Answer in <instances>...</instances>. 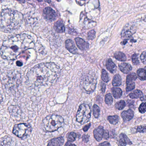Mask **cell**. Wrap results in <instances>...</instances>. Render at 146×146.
I'll use <instances>...</instances> for the list:
<instances>
[{
    "mask_svg": "<svg viewBox=\"0 0 146 146\" xmlns=\"http://www.w3.org/2000/svg\"><path fill=\"white\" fill-rule=\"evenodd\" d=\"M136 31V27L133 23H129L126 25L122 30L121 33L122 37L128 38L132 36Z\"/></svg>",
    "mask_w": 146,
    "mask_h": 146,
    "instance_id": "obj_9",
    "label": "cell"
},
{
    "mask_svg": "<svg viewBox=\"0 0 146 146\" xmlns=\"http://www.w3.org/2000/svg\"><path fill=\"white\" fill-rule=\"evenodd\" d=\"M104 129L102 126H99L94 131V135L95 138L97 141H100L103 138Z\"/></svg>",
    "mask_w": 146,
    "mask_h": 146,
    "instance_id": "obj_15",
    "label": "cell"
},
{
    "mask_svg": "<svg viewBox=\"0 0 146 146\" xmlns=\"http://www.w3.org/2000/svg\"><path fill=\"white\" fill-rule=\"evenodd\" d=\"M66 49L72 54L77 53L78 50L74 44V42L71 40H67L65 42Z\"/></svg>",
    "mask_w": 146,
    "mask_h": 146,
    "instance_id": "obj_18",
    "label": "cell"
},
{
    "mask_svg": "<svg viewBox=\"0 0 146 146\" xmlns=\"http://www.w3.org/2000/svg\"><path fill=\"white\" fill-rule=\"evenodd\" d=\"M43 15L45 19L51 21L56 19L57 17L56 12L50 7H47L44 9Z\"/></svg>",
    "mask_w": 146,
    "mask_h": 146,
    "instance_id": "obj_11",
    "label": "cell"
},
{
    "mask_svg": "<svg viewBox=\"0 0 146 146\" xmlns=\"http://www.w3.org/2000/svg\"><path fill=\"white\" fill-rule=\"evenodd\" d=\"M126 106L125 102L124 100H120L115 104V108L119 110H122Z\"/></svg>",
    "mask_w": 146,
    "mask_h": 146,
    "instance_id": "obj_30",
    "label": "cell"
},
{
    "mask_svg": "<svg viewBox=\"0 0 146 146\" xmlns=\"http://www.w3.org/2000/svg\"><path fill=\"white\" fill-rule=\"evenodd\" d=\"M54 29L58 33H63L65 31V27L64 24L61 21L56 22L54 25Z\"/></svg>",
    "mask_w": 146,
    "mask_h": 146,
    "instance_id": "obj_22",
    "label": "cell"
},
{
    "mask_svg": "<svg viewBox=\"0 0 146 146\" xmlns=\"http://www.w3.org/2000/svg\"><path fill=\"white\" fill-rule=\"evenodd\" d=\"M129 96L130 98L132 99H137V98H141V99L142 98L143 99V95L141 90H136L130 93L129 94Z\"/></svg>",
    "mask_w": 146,
    "mask_h": 146,
    "instance_id": "obj_23",
    "label": "cell"
},
{
    "mask_svg": "<svg viewBox=\"0 0 146 146\" xmlns=\"http://www.w3.org/2000/svg\"><path fill=\"white\" fill-rule=\"evenodd\" d=\"M21 75L18 71H11L4 74L2 81L4 85L8 90L17 88L21 82Z\"/></svg>",
    "mask_w": 146,
    "mask_h": 146,
    "instance_id": "obj_5",
    "label": "cell"
},
{
    "mask_svg": "<svg viewBox=\"0 0 146 146\" xmlns=\"http://www.w3.org/2000/svg\"><path fill=\"white\" fill-rule=\"evenodd\" d=\"M1 144L2 146H14V142L10 137L5 136L1 139Z\"/></svg>",
    "mask_w": 146,
    "mask_h": 146,
    "instance_id": "obj_20",
    "label": "cell"
},
{
    "mask_svg": "<svg viewBox=\"0 0 146 146\" xmlns=\"http://www.w3.org/2000/svg\"><path fill=\"white\" fill-rule=\"evenodd\" d=\"M77 134L74 132H71L67 135V139L69 141L73 142L76 140L77 137Z\"/></svg>",
    "mask_w": 146,
    "mask_h": 146,
    "instance_id": "obj_33",
    "label": "cell"
},
{
    "mask_svg": "<svg viewBox=\"0 0 146 146\" xmlns=\"http://www.w3.org/2000/svg\"><path fill=\"white\" fill-rule=\"evenodd\" d=\"M114 57L117 60L120 61H125L126 60V57L124 54L122 52H117L114 54Z\"/></svg>",
    "mask_w": 146,
    "mask_h": 146,
    "instance_id": "obj_25",
    "label": "cell"
},
{
    "mask_svg": "<svg viewBox=\"0 0 146 146\" xmlns=\"http://www.w3.org/2000/svg\"><path fill=\"white\" fill-rule=\"evenodd\" d=\"M137 74L139 79L142 81L146 80V74L145 70L143 69H139L137 71Z\"/></svg>",
    "mask_w": 146,
    "mask_h": 146,
    "instance_id": "obj_28",
    "label": "cell"
},
{
    "mask_svg": "<svg viewBox=\"0 0 146 146\" xmlns=\"http://www.w3.org/2000/svg\"><path fill=\"white\" fill-rule=\"evenodd\" d=\"M98 146H111V144L108 142L105 141L100 143Z\"/></svg>",
    "mask_w": 146,
    "mask_h": 146,
    "instance_id": "obj_42",
    "label": "cell"
},
{
    "mask_svg": "<svg viewBox=\"0 0 146 146\" xmlns=\"http://www.w3.org/2000/svg\"><path fill=\"white\" fill-rule=\"evenodd\" d=\"M23 14L17 11L6 9L0 14V31L9 32L17 29L23 22Z\"/></svg>",
    "mask_w": 146,
    "mask_h": 146,
    "instance_id": "obj_3",
    "label": "cell"
},
{
    "mask_svg": "<svg viewBox=\"0 0 146 146\" xmlns=\"http://www.w3.org/2000/svg\"><path fill=\"white\" fill-rule=\"evenodd\" d=\"M60 73V68L54 63L40 64L29 72L26 83L31 88L51 86L59 77Z\"/></svg>",
    "mask_w": 146,
    "mask_h": 146,
    "instance_id": "obj_1",
    "label": "cell"
},
{
    "mask_svg": "<svg viewBox=\"0 0 146 146\" xmlns=\"http://www.w3.org/2000/svg\"><path fill=\"white\" fill-rule=\"evenodd\" d=\"M35 47L31 37L26 34L17 35L3 42L0 49L1 58L8 60L16 59L27 49Z\"/></svg>",
    "mask_w": 146,
    "mask_h": 146,
    "instance_id": "obj_2",
    "label": "cell"
},
{
    "mask_svg": "<svg viewBox=\"0 0 146 146\" xmlns=\"http://www.w3.org/2000/svg\"><path fill=\"white\" fill-rule=\"evenodd\" d=\"M146 105L145 102L142 103L139 106V109H138L139 111L141 113H145L146 111Z\"/></svg>",
    "mask_w": 146,
    "mask_h": 146,
    "instance_id": "obj_34",
    "label": "cell"
},
{
    "mask_svg": "<svg viewBox=\"0 0 146 146\" xmlns=\"http://www.w3.org/2000/svg\"><path fill=\"white\" fill-rule=\"evenodd\" d=\"M132 61L133 64L135 65H137L139 64V61L137 54H135L132 55Z\"/></svg>",
    "mask_w": 146,
    "mask_h": 146,
    "instance_id": "obj_35",
    "label": "cell"
},
{
    "mask_svg": "<svg viewBox=\"0 0 146 146\" xmlns=\"http://www.w3.org/2000/svg\"><path fill=\"white\" fill-rule=\"evenodd\" d=\"M137 78L135 73H131L127 76L126 78V90L127 92L131 91L135 88V81Z\"/></svg>",
    "mask_w": 146,
    "mask_h": 146,
    "instance_id": "obj_10",
    "label": "cell"
},
{
    "mask_svg": "<svg viewBox=\"0 0 146 146\" xmlns=\"http://www.w3.org/2000/svg\"><path fill=\"white\" fill-rule=\"evenodd\" d=\"M90 126H91V123H90L88 124L85 125V126L83 128V130L85 131V132H86V131H87L90 128Z\"/></svg>",
    "mask_w": 146,
    "mask_h": 146,
    "instance_id": "obj_41",
    "label": "cell"
},
{
    "mask_svg": "<svg viewBox=\"0 0 146 146\" xmlns=\"http://www.w3.org/2000/svg\"><path fill=\"white\" fill-rule=\"evenodd\" d=\"M93 114L96 118H98L100 115V108L96 104H94L93 107Z\"/></svg>",
    "mask_w": 146,
    "mask_h": 146,
    "instance_id": "obj_29",
    "label": "cell"
},
{
    "mask_svg": "<svg viewBox=\"0 0 146 146\" xmlns=\"http://www.w3.org/2000/svg\"><path fill=\"white\" fill-rule=\"evenodd\" d=\"M109 137V131L107 130H104V134H103V138L104 139L108 140Z\"/></svg>",
    "mask_w": 146,
    "mask_h": 146,
    "instance_id": "obj_39",
    "label": "cell"
},
{
    "mask_svg": "<svg viewBox=\"0 0 146 146\" xmlns=\"http://www.w3.org/2000/svg\"><path fill=\"white\" fill-rule=\"evenodd\" d=\"M75 41L77 46L79 49L82 51L87 50L89 47V44L88 42L84 40L83 39L79 37H77L75 39Z\"/></svg>",
    "mask_w": 146,
    "mask_h": 146,
    "instance_id": "obj_16",
    "label": "cell"
},
{
    "mask_svg": "<svg viewBox=\"0 0 146 146\" xmlns=\"http://www.w3.org/2000/svg\"><path fill=\"white\" fill-rule=\"evenodd\" d=\"M96 78L94 74L89 72L84 74L81 78L82 88L87 93H91L95 90L96 87Z\"/></svg>",
    "mask_w": 146,
    "mask_h": 146,
    "instance_id": "obj_6",
    "label": "cell"
},
{
    "mask_svg": "<svg viewBox=\"0 0 146 146\" xmlns=\"http://www.w3.org/2000/svg\"><path fill=\"white\" fill-rule=\"evenodd\" d=\"M146 131V126H138L137 127L136 131V132H140V133H144Z\"/></svg>",
    "mask_w": 146,
    "mask_h": 146,
    "instance_id": "obj_37",
    "label": "cell"
},
{
    "mask_svg": "<svg viewBox=\"0 0 146 146\" xmlns=\"http://www.w3.org/2000/svg\"><path fill=\"white\" fill-rule=\"evenodd\" d=\"M106 84H102V85L101 87V90L102 91V93H104L106 90Z\"/></svg>",
    "mask_w": 146,
    "mask_h": 146,
    "instance_id": "obj_44",
    "label": "cell"
},
{
    "mask_svg": "<svg viewBox=\"0 0 146 146\" xmlns=\"http://www.w3.org/2000/svg\"><path fill=\"white\" fill-rule=\"evenodd\" d=\"M121 78L119 75H115L112 81V84L114 87H118L121 84Z\"/></svg>",
    "mask_w": 146,
    "mask_h": 146,
    "instance_id": "obj_26",
    "label": "cell"
},
{
    "mask_svg": "<svg viewBox=\"0 0 146 146\" xmlns=\"http://www.w3.org/2000/svg\"><path fill=\"white\" fill-rule=\"evenodd\" d=\"M89 135H88L84 134V135H83L82 136V139L83 141L84 142L87 143L89 140Z\"/></svg>",
    "mask_w": 146,
    "mask_h": 146,
    "instance_id": "obj_40",
    "label": "cell"
},
{
    "mask_svg": "<svg viewBox=\"0 0 146 146\" xmlns=\"http://www.w3.org/2000/svg\"><path fill=\"white\" fill-rule=\"evenodd\" d=\"M102 81L105 82H108L109 81V77H108V74L107 72L104 69H102Z\"/></svg>",
    "mask_w": 146,
    "mask_h": 146,
    "instance_id": "obj_32",
    "label": "cell"
},
{
    "mask_svg": "<svg viewBox=\"0 0 146 146\" xmlns=\"http://www.w3.org/2000/svg\"><path fill=\"white\" fill-rule=\"evenodd\" d=\"M107 119L110 122V123L113 125H116L118 123L119 117L117 115L113 116H109L107 117Z\"/></svg>",
    "mask_w": 146,
    "mask_h": 146,
    "instance_id": "obj_27",
    "label": "cell"
},
{
    "mask_svg": "<svg viewBox=\"0 0 146 146\" xmlns=\"http://www.w3.org/2000/svg\"><path fill=\"white\" fill-rule=\"evenodd\" d=\"M119 146H126V145H131L132 142L124 133H121L117 138Z\"/></svg>",
    "mask_w": 146,
    "mask_h": 146,
    "instance_id": "obj_12",
    "label": "cell"
},
{
    "mask_svg": "<svg viewBox=\"0 0 146 146\" xmlns=\"http://www.w3.org/2000/svg\"><path fill=\"white\" fill-rule=\"evenodd\" d=\"M3 100V96H2V93H1V90L0 89V103L2 102Z\"/></svg>",
    "mask_w": 146,
    "mask_h": 146,
    "instance_id": "obj_45",
    "label": "cell"
},
{
    "mask_svg": "<svg viewBox=\"0 0 146 146\" xmlns=\"http://www.w3.org/2000/svg\"><path fill=\"white\" fill-rule=\"evenodd\" d=\"M105 102L107 105H111L113 101V99L112 96L111 94H107L105 96Z\"/></svg>",
    "mask_w": 146,
    "mask_h": 146,
    "instance_id": "obj_31",
    "label": "cell"
},
{
    "mask_svg": "<svg viewBox=\"0 0 146 146\" xmlns=\"http://www.w3.org/2000/svg\"><path fill=\"white\" fill-rule=\"evenodd\" d=\"M146 52L144 51L142 53L141 55V60L143 63L146 64Z\"/></svg>",
    "mask_w": 146,
    "mask_h": 146,
    "instance_id": "obj_38",
    "label": "cell"
},
{
    "mask_svg": "<svg viewBox=\"0 0 146 146\" xmlns=\"http://www.w3.org/2000/svg\"><path fill=\"white\" fill-rule=\"evenodd\" d=\"M64 146H76L75 144H72L71 142L68 141L65 144Z\"/></svg>",
    "mask_w": 146,
    "mask_h": 146,
    "instance_id": "obj_43",
    "label": "cell"
},
{
    "mask_svg": "<svg viewBox=\"0 0 146 146\" xmlns=\"http://www.w3.org/2000/svg\"><path fill=\"white\" fill-rule=\"evenodd\" d=\"M106 67L111 73H114L117 71V66L111 59H108L107 60Z\"/></svg>",
    "mask_w": 146,
    "mask_h": 146,
    "instance_id": "obj_19",
    "label": "cell"
},
{
    "mask_svg": "<svg viewBox=\"0 0 146 146\" xmlns=\"http://www.w3.org/2000/svg\"><path fill=\"white\" fill-rule=\"evenodd\" d=\"M64 139L63 137L53 138L49 141L47 146H63Z\"/></svg>",
    "mask_w": 146,
    "mask_h": 146,
    "instance_id": "obj_17",
    "label": "cell"
},
{
    "mask_svg": "<svg viewBox=\"0 0 146 146\" xmlns=\"http://www.w3.org/2000/svg\"><path fill=\"white\" fill-rule=\"evenodd\" d=\"M119 67L120 70L124 74L129 73L132 70L131 66L125 63H123L120 64Z\"/></svg>",
    "mask_w": 146,
    "mask_h": 146,
    "instance_id": "obj_21",
    "label": "cell"
},
{
    "mask_svg": "<svg viewBox=\"0 0 146 146\" xmlns=\"http://www.w3.org/2000/svg\"><path fill=\"white\" fill-rule=\"evenodd\" d=\"M95 31L94 30H91L88 33V39L89 40H92L94 39L95 37Z\"/></svg>",
    "mask_w": 146,
    "mask_h": 146,
    "instance_id": "obj_36",
    "label": "cell"
},
{
    "mask_svg": "<svg viewBox=\"0 0 146 146\" xmlns=\"http://www.w3.org/2000/svg\"><path fill=\"white\" fill-rule=\"evenodd\" d=\"M111 92L114 98L117 99L120 98L123 93L121 89L117 88H112Z\"/></svg>",
    "mask_w": 146,
    "mask_h": 146,
    "instance_id": "obj_24",
    "label": "cell"
},
{
    "mask_svg": "<svg viewBox=\"0 0 146 146\" xmlns=\"http://www.w3.org/2000/svg\"><path fill=\"white\" fill-rule=\"evenodd\" d=\"M134 112L131 109L123 111L121 114V117L124 122H129L134 117Z\"/></svg>",
    "mask_w": 146,
    "mask_h": 146,
    "instance_id": "obj_14",
    "label": "cell"
},
{
    "mask_svg": "<svg viewBox=\"0 0 146 146\" xmlns=\"http://www.w3.org/2000/svg\"><path fill=\"white\" fill-rule=\"evenodd\" d=\"M64 119L60 115L52 114L46 117L42 120V125L46 131L54 132L63 126Z\"/></svg>",
    "mask_w": 146,
    "mask_h": 146,
    "instance_id": "obj_4",
    "label": "cell"
},
{
    "mask_svg": "<svg viewBox=\"0 0 146 146\" xmlns=\"http://www.w3.org/2000/svg\"><path fill=\"white\" fill-rule=\"evenodd\" d=\"M91 108L88 105L83 104L80 105L76 116V121L82 125L88 123L91 117Z\"/></svg>",
    "mask_w": 146,
    "mask_h": 146,
    "instance_id": "obj_7",
    "label": "cell"
},
{
    "mask_svg": "<svg viewBox=\"0 0 146 146\" xmlns=\"http://www.w3.org/2000/svg\"><path fill=\"white\" fill-rule=\"evenodd\" d=\"M32 128L29 124L19 123L16 124L13 127V132L19 138H24L28 136L31 133Z\"/></svg>",
    "mask_w": 146,
    "mask_h": 146,
    "instance_id": "obj_8",
    "label": "cell"
},
{
    "mask_svg": "<svg viewBox=\"0 0 146 146\" xmlns=\"http://www.w3.org/2000/svg\"><path fill=\"white\" fill-rule=\"evenodd\" d=\"M8 110L10 114L12 117H18L21 116L22 111L18 106H10L8 108Z\"/></svg>",
    "mask_w": 146,
    "mask_h": 146,
    "instance_id": "obj_13",
    "label": "cell"
}]
</instances>
